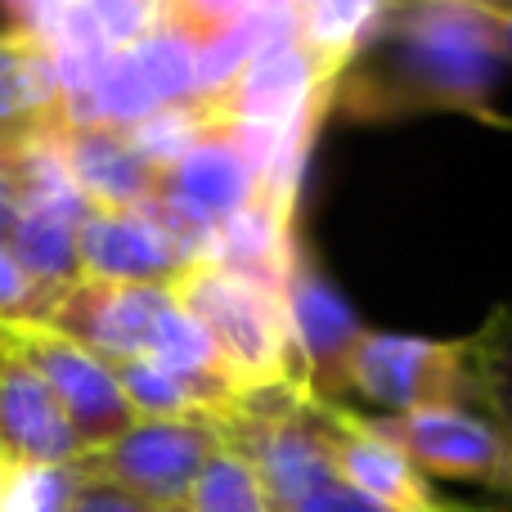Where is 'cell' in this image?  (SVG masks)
<instances>
[{
    "mask_svg": "<svg viewBox=\"0 0 512 512\" xmlns=\"http://www.w3.org/2000/svg\"><path fill=\"white\" fill-rule=\"evenodd\" d=\"M77 477L81 481L63 512H158L144 504V499H135L131 490L113 486V481H104V477H86V472H77Z\"/></svg>",
    "mask_w": 512,
    "mask_h": 512,
    "instance_id": "cell-24",
    "label": "cell"
},
{
    "mask_svg": "<svg viewBox=\"0 0 512 512\" xmlns=\"http://www.w3.org/2000/svg\"><path fill=\"white\" fill-rule=\"evenodd\" d=\"M86 216L68 212H18V225L9 234V256L23 265V274L59 301L72 283H81V256H77V230Z\"/></svg>",
    "mask_w": 512,
    "mask_h": 512,
    "instance_id": "cell-16",
    "label": "cell"
},
{
    "mask_svg": "<svg viewBox=\"0 0 512 512\" xmlns=\"http://www.w3.org/2000/svg\"><path fill=\"white\" fill-rule=\"evenodd\" d=\"M171 512H274V504L248 463L221 445V454L203 468L189 499Z\"/></svg>",
    "mask_w": 512,
    "mask_h": 512,
    "instance_id": "cell-21",
    "label": "cell"
},
{
    "mask_svg": "<svg viewBox=\"0 0 512 512\" xmlns=\"http://www.w3.org/2000/svg\"><path fill=\"white\" fill-rule=\"evenodd\" d=\"M171 297L212 337L225 378L239 391L301 382L283 292L243 279V274H230L212 261H194L171 283Z\"/></svg>",
    "mask_w": 512,
    "mask_h": 512,
    "instance_id": "cell-2",
    "label": "cell"
},
{
    "mask_svg": "<svg viewBox=\"0 0 512 512\" xmlns=\"http://www.w3.org/2000/svg\"><path fill=\"white\" fill-rule=\"evenodd\" d=\"M0 450L54 468H72L81 459L68 414L41 382V373L9 346L5 328H0Z\"/></svg>",
    "mask_w": 512,
    "mask_h": 512,
    "instance_id": "cell-12",
    "label": "cell"
},
{
    "mask_svg": "<svg viewBox=\"0 0 512 512\" xmlns=\"http://www.w3.org/2000/svg\"><path fill=\"white\" fill-rule=\"evenodd\" d=\"M346 396H360L369 405L387 409V414H418V409H468V414H477L468 346L373 333V328H364V337L351 351Z\"/></svg>",
    "mask_w": 512,
    "mask_h": 512,
    "instance_id": "cell-3",
    "label": "cell"
},
{
    "mask_svg": "<svg viewBox=\"0 0 512 512\" xmlns=\"http://www.w3.org/2000/svg\"><path fill=\"white\" fill-rule=\"evenodd\" d=\"M324 445H328V463L333 472L355 486L360 495L378 499V504L396 508V512H468L454 499H441L432 490V481L396 450L387 445L378 432H373L369 418L351 414L337 405H328L324 414Z\"/></svg>",
    "mask_w": 512,
    "mask_h": 512,
    "instance_id": "cell-10",
    "label": "cell"
},
{
    "mask_svg": "<svg viewBox=\"0 0 512 512\" xmlns=\"http://www.w3.org/2000/svg\"><path fill=\"white\" fill-rule=\"evenodd\" d=\"M490 23H495V36H499L504 59H512V5H490Z\"/></svg>",
    "mask_w": 512,
    "mask_h": 512,
    "instance_id": "cell-26",
    "label": "cell"
},
{
    "mask_svg": "<svg viewBox=\"0 0 512 512\" xmlns=\"http://www.w3.org/2000/svg\"><path fill=\"white\" fill-rule=\"evenodd\" d=\"M369 423L423 477L432 472L450 481H477L486 490L512 495V454L486 418L468 409H418V414H387Z\"/></svg>",
    "mask_w": 512,
    "mask_h": 512,
    "instance_id": "cell-7",
    "label": "cell"
},
{
    "mask_svg": "<svg viewBox=\"0 0 512 512\" xmlns=\"http://www.w3.org/2000/svg\"><path fill=\"white\" fill-rule=\"evenodd\" d=\"M382 9L373 0H310L292 5V36L310 50V59L342 81V72L369 50V41L382 27Z\"/></svg>",
    "mask_w": 512,
    "mask_h": 512,
    "instance_id": "cell-15",
    "label": "cell"
},
{
    "mask_svg": "<svg viewBox=\"0 0 512 512\" xmlns=\"http://www.w3.org/2000/svg\"><path fill=\"white\" fill-rule=\"evenodd\" d=\"M221 432L212 418H140L126 436H117L104 450H90L77 459V472L104 477L113 486L131 490L149 508L171 512L189 499L203 468L221 454Z\"/></svg>",
    "mask_w": 512,
    "mask_h": 512,
    "instance_id": "cell-4",
    "label": "cell"
},
{
    "mask_svg": "<svg viewBox=\"0 0 512 512\" xmlns=\"http://www.w3.org/2000/svg\"><path fill=\"white\" fill-rule=\"evenodd\" d=\"M176 297L158 283H95L81 279L50 306L45 324L68 342L86 346L104 364L149 360L162 319L171 315Z\"/></svg>",
    "mask_w": 512,
    "mask_h": 512,
    "instance_id": "cell-6",
    "label": "cell"
},
{
    "mask_svg": "<svg viewBox=\"0 0 512 512\" xmlns=\"http://www.w3.org/2000/svg\"><path fill=\"white\" fill-rule=\"evenodd\" d=\"M283 306H288L292 351H297V378L310 396L337 405L346 396V364L355 342L364 337V324L342 301V292L324 279L306 243H297L288 283H283Z\"/></svg>",
    "mask_w": 512,
    "mask_h": 512,
    "instance_id": "cell-8",
    "label": "cell"
},
{
    "mask_svg": "<svg viewBox=\"0 0 512 512\" xmlns=\"http://www.w3.org/2000/svg\"><path fill=\"white\" fill-rule=\"evenodd\" d=\"M81 279L95 283H158L171 288L185 270V256L167 239L149 207H122V212H95L77 230Z\"/></svg>",
    "mask_w": 512,
    "mask_h": 512,
    "instance_id": "cell-11",
    "label": "cell"
},
{
    "mask_svg": "<svg viewBox=\"0 0 512 512\" xmlns=\"http://www.w3.org/2000/svg\"><path fill=\"white\" fill-rule=\"evenodd\" d=\"M77 481V463L54 468V463L14 459L0 450V512H63Z\"/></svg>",
    "mask_w": 512,
    "mask_h": 512,
    "instance_id": "cell-20",
    "label": "cell"
},
{
    "mask_svg": "<svg viewBox=\"0 0 512 512\" xmlns=\"http://www.w3.org/2000/svg\"><path fill=\"white\" fill-rule=\"evenodd\" d=\"M50 306L54 301L27 279L23 265L9 256V248H0V324H23V319L45 324Z\"/></svg>",
    "mask_w": 512,
    "mask_h": 512,
    "instance_id": "cell-22",
    "label": "cell"
},
{
    "mask_svg": "<svg viewBox=\"0 0 512 512\" xmlns=\"http://www.w3.org/2000/svg\"><path fill=\"white\" fill-rule=\"evenodd\" d=\"M63 158H68L81 198L95 212L144 207L158 194V171L131 149L126 131H113V126H68L63 131Z\"/></svg>",
    "mask_w": 512,
    "mask_h": 512,
    "instance_id": "cell-13",
    "label": "cell"
},
{
    "mask_svg": "<svg viewBox=\"0 0 512 512\" xmlns=\"http://www.w3.org/2000/svg\"><path fill=\"white\" fill-rule=\"evenodd\" d=\"M63 86L59 68L41 45L0 32V144H18L36 131H59Z\"/></svg>",
    "mask_w": 512,
    "mask_h": 512,
    "instance_id": "cell-14",
    "label": "cell"
},
{
    "mask_svg": "<svg viewBox=\"0 0 512 512\" xmlns=\"http://www.w3.org/2000/svg\"><path fill=\"white\" fill-rule=\"evenodd\" d=\"M18 355L41 373V382L54 391L59 409L68 414L72 432H77L81 454L104 450L117 436H126L140 414L131 409V400L117 387L113 364H104L99 355H90L86 346L68 342L63 333H54L50 324H36V319H23V324H0Z\"/></svg>",
    "mask_w": 512,
    "mask_h": 512,
    "instance_id": "cell-5",
    "label": "cell"
},
{
    "mask_svg": "<svg viewBox=\"0 0 512 512\" xmlns=\"http://www.w3.org/2000/svg\"><path fill=\"white\" fill-rule=\"evenodd\" d=\"M117 373V387H122V396L131 400V409L140 418H212L216 405L212 396H207L203 387H194V382H185L180 373L162 369V364L153 360H126V364H113Z\"/></svg>",
    "mask_w": 512,
    "mask_h": 512,
    "instance_id": "cell-18",
    "label": "cell"
},
{
    "mask_svg": "<svg viewBox=\"0 0 512 512\" xmlns=\"http://www.w3.org/2000/svg\"><path fill=\"white\" fill-rule=\"evenodd\" d=\"M14 225H18V180H14V158L0 144V248H9Z\"/></svg>",
    "mask_w": 512,
    "mask_h": 512,
    "instance_id": "cell-25",
    "label": "cell"
},
{
    "mask_svg": "<svg viewBox=\"0 0 512 512\" xmlns=\"http://www.w3.org/2000/svg\"><path fill=\"white\" fill-rule=\"evenodd\" d=\"M504 63L490 5H387L369 50L342 72L337 95L351 113H486L481 95Z\"/></svg>",
    "mask_w": 512,
    "mask_h": 512,
    "instance_id": "cell-1",
    "label": "cell"
},
{
    "mask_svg": "<svg viewBox=\"0 0 512 512\" xmlns=\"http://www.w3.org/2000/svg\"><path fill=\"white\" fill-rule=\"evenodd\" d=\"M207 131H212V117H207L203 104H167V108H158V113H149L144 122H135L131 131H126V140H131V149L162 176V171L176 167L198 140H207Z\"/></svg>",
    "mask_w": 512,
    "mask_h": 512,
    "instance_id": "cell-19",
    "label": "cell"
},
{
    "mask_svg": "<svg viewBox=\"0 0 512 512\" xmlns=\"http://www.w3.org/2000/svg\"><path fill=\"white\" fill-rule=\"evenodd\" d=\"M279 512H396V508H387V504H378V499L360 495L355 486H346V481L337 477V481H324L319 490H310V495H301L297 504H288ZM468 512H490V508H468Z\"/></svg>",
    "mask_w": 512,
    "mask_h": 512,
    "instance_id": "cell-23",
    "label": "cell"
},
{
    "mask_svg": "<svg viewBox=\"0 0 512 512\" xmlns=\"http://www.w3.org/2000/svg\"><path fill=\"white\" fill-rule=\"evenodd\" d=\"M328 104H337V81L310 59L297 36H283L261 54H252L239 77L203 108L212 122L292 126L306 117H324Z\"/></svg>",
    "mask_w": 512,
    "mask_h": 512,
    "instance_id": "cell-9",
    "label": "cell"
},
{
    "mask_svg": "<svg viewBox=\"0 0 512 512\" xmlns=\"http://www.w3.org/2000/svg\"><path fill=\"white\" fill-rule=\"evenodd\" d=\"M468 346V373L477 387V418H486L512 454V306H495Z\"/></svg>",
    "mask_w": 512,
    "mask_h": 512,
    "instance_id": "cell-17",
    "label": "cell"
}]
</instances>
